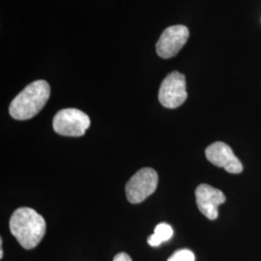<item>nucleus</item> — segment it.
I'll list each match as a JSON object with an SVG mask.
<instances>
[{
	"label": "nucleus",
	"instance_id": "1",
	"mask_svg": "<svg viewBox=\"0 0 261 261\" xmlns=\"http://www.w3.org/2000/svg\"><path fill=\"white\" fill-rule=\"evenodd\" d=\"M9 224L11 233L27 250L37 247L46 233L45 219L32 208L17 209L11 216Z\"/></svg>",
	"mask_w": 261,
	"mask_h": 261
},
{
	"label": "nucleus",
	"instance_id": "2",
	"mask_svg": "<svg viewBox=\"0 0 261 261\" xmlns=\"http://www.w3.org/2000/svg\"><path fill=\"white\" fill-rule=\"evenodd\" d=\"M50 96V87L46 81L40 80L28 86L12 101L10 115L17 120H28L43 110Z\"/></svg>",
	"mask_w": 261,
	"mask_h": 261
},
{
	"label": "nucleus",
	"instance_id": "3",
	"mask_svg": "<svg viewBox=\"0 0 261 261\" xmlns=\"http://www.w3.org/2000/svg\"><path fill=\"white\" fill-rule=\"evenodd\" d=\"M53 127L58 135L64 137H82L90 127V118L76 109H64L57 112Z\"/></svg>",
	"mask_w": 261,
	"mask_h": 261
},
{
	"label": "nucleus",
	"instance_id": "4",
	"mask_svg": "<svg viewBox=\"0 0 261 261\" xmlns=\"http://www.w3.org/2000/svg\"><path fill=\"white\" fill-rule=\"evenodd\" d=\"M159 177L155 169L141 168L133 175L126 185L127 199L133 204L140 203L157 189Z\"/></svg>",
	"mask_w": 261,
	"mask_h": 261
},
{
	"label": "nucleus",
	"instance_id": "5",
	"mask_svg": "<svg viewBox=\"0 0 261 261\" xmlns=\"http://www.w3.org/2000/svg\"><path fill=\"white\" fill-rule=\"evenodd\" d=\"M159 101L167 109H176L185 103L188 97L186 77L177 71L168 74L161 84Z\"/></svg>",
	"mask_w": 261,
	"mask_h": 261
},
{
	"label": "nucleus",
	"instance_id": "6",
	"mask_svg": "<svg viewBox=\"0 0 261 261\" xmlns=\"http://www.w3.org/2000/svg\"><path fill=\"white\" fill-rule=\"evenodd\" d=\"M190 36V31L185 25L177 24L166 28L156 45L157 55L164 59H168L177 55Z\"/></svg>",
	"mask_w": 261,
	"mask_h": 261
},
{
	"label": "nucleus",
	"instance_id": "7",
	"mask_svg": "<svg viewBox=\"0 0 261 261\" xmlns=\"http://www.w3.org/2000/svg\"><path fill=\"white\" fill-rule=\"evenodd\" d=\"M207 160L214 166L223 168L229 173L238 174L243 171L242 163L235 156L232 149L224 142L217 141L205 150Z\"/></svg>",
	"mask_w": 261,
	"mask_h": 261
},
{
	"label": "nucleus",
	"instance_id": "8",
	"mask_svg": "<svg viewBox=\"0 0 261 261\" xmlns=\"http://www.w3.org/2000/svg\"><path fill=\"white\" fill-rule=\"evenodd\" d=\"M196 198L199 211L209 220L218 218V207L225 201V196L221 190L207 184H201L196 188Z\"/></svg>",
	"mask_w": 261,
	"mask_h": 261
},
{
	"label": "nucleus",
	"instance_id": "9",
	"mask_svg": "<svg viewBox=\"0 0 261 261\" xmlns=\"http://www.w3.org/2000/svg\"><path fill=\"white\" fill-rule=\"evenodd\" d=\"M173 235V229L169 224L161 223L157 224L154 233L150 235L147 242L152 247H158L163 242L168 241Z\"/></svg>",
	"mask_w": 261,
	"mask_h": 261
},
{
	"label": "nucleus",
	"instance_id": "10",
	"mask_svg": "<svg viewBox=\"0 0 261 261\" xmlns=\"http://www.w3.org/2000/svg\"><path fill=\"white\" fill-rule=\"evenodd\" d=\"M196 257L194 252H191L190 250H179L177 252H174L168 261H195Z\"/></svg>",
	"mask_w": 261,
	"mask_h": 261
},
{
	"label": "nucleus",
	"instance_id": "11",
	"mask_svg": "<svg viewBox=\"0 0 261 261\" xmlns=\"http://www.w3.org/2000/svg\"><path fill=\"white\" fill-rule=\"evenodd\" d=\"M113 261H133L132 260V258L130 257V255H128L127 253H125V252H120V253H117L115 256H114V258H113Z\"/></svg>",
	"mask_w": 261,
	"mask_h": 261
},
{
	"label": "nucleus",
	"instance_id": "12",
	"mask_svg": "<svg viewBox=\"0 0 261 261\" xmlns=\"http://www.w3.org/2000/svg\"><path fill=\"white\" fill-rule=\"evenodd\" d=\"M2 244H3V241H2V239L0 238V258L3 257V248H2Z\"/></svg>",
	"mask_w": 261,
	"mask_h": 261
}]
</instances>
